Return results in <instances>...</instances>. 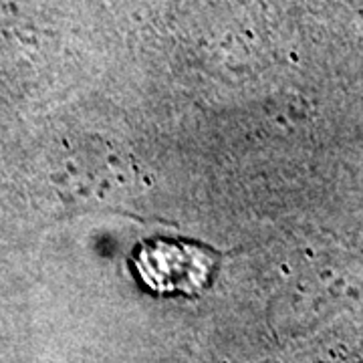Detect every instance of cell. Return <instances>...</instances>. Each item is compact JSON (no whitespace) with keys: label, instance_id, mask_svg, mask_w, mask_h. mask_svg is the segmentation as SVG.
<instances>
[{"label":"cell","instance_id":"6da1fadb","mask_svg":"<svg viewBox=\"0 0 363 363\" xmlns=\"http://www.w3.org/2000/svg\"><path fill=\"white\" fill-rule=\"evenodd\" d=\"M210 269L212 264L206 252L169 242L142 248L138 257V271L143 283L157 293H198L206 285Z\"/></svg>","mask_w":363,"mask_h":363}]
</instances>
